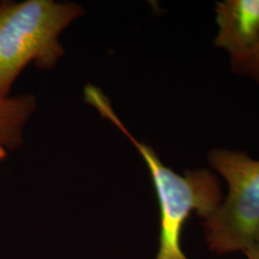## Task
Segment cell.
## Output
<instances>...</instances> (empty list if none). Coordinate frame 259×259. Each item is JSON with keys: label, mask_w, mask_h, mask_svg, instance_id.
Instances as JSON below:
<instances>
[{"label": "cell", "mask_w": 259, "mask_h": 259, "mask_svg": "<svg viewBox=\"0 0 259 259\" xmlns=\"http://www.w3.org/2000/svg\"><path fill=\"white\" fill-rule=\"evenodd\" d=\"M84 95L87 102L135 145L150 171L160 208V239L155 259H187L180 242L183 228L192 213L204 220L219 208L223 199L219 178L210 169H187L183 176L176 173L150 145L132 136L101 90L89 84Z\"/></svg>", "instance_id": "cell-1"}, {"label": "cell", "mask_w": 259, "mask_h": 259, "mask_svg": "<svg viewBox=\"0 0 259 259\" xmlns=\"http://www.w3.org/2000/svg\"><path fill=\"white\" fill-rule=\"evenodd\" d=\"M84 10L76 3L24 0L0 3V97H10L28 65L54 67L64 57L60 35Z\"/></svg>", "instance_id": "cell-2"}, {"label": "cell", "mask_w": 259, "mask_h": 259, "mask_svg": "<svg viewBox=\"0 0 259 259\" xmlns=\"http://www.w3.org/2000/svg\"><path fill=\"white\" fill-rule=\"evenodd\" d=\"M209 163L228 192L202 227L209 250L223 255L244 252L259 239V160L244 151L213 149Z\"/></svg>", "instance_id": "cell-3"}, {"label": "cell", "mask_w": 259, "mask_h": 259, "mask_svg": "<svg viewBox=\"0 0 259 259\" xmlns=\"http://www.w3.org/2000/svg\"><path fill=\"white\" fill-rule=\"evenodd\" d=\"M219 25L216 47L231 58L248 53L259 45V0H225L215 6Z\"/></svg>", "instance_id": "cell-4"}, {"label": "cell", "mask_w": 259, "mask_h": 259, "mask_svg": "<svg viewBox=\"0 0 259 259\" xmlns=\"http://www.w3.org/2000/svg\"><path fill=\"white\" fill-rule=\"evenodd\" d=\"M36 109L31 95L0 97V147L15 150L22 144L25 125Z\"/></svg>", "instance_id": "cell-5"}, {"label": "cell", "mask_w": 259, "mask_h": 259, "mask_svg": "<svg viewBox=\"0 0 259 259\" xmlns=\"http://www.w3.org/2000/svg\"><path fill=\"white\" fill-rule=\"evenodd\" d=\"M231 66L234 73L250 77L259 83V45L248 53L231 58Z\"/></svg>", "instance_id": "cell-6"}, {"label": "cell", "mask_w": 259, "mask_h": 259, "mask_svg": "<svg viewBox=\"0 0 259 259\" xmlns=\"http://www.w3.org/2000/svg\"><path fill=\"white\" fill-rule=\"evenodd\" d=\"M247 259H259V239L244 252Z\"/></svg>", "instance_id": "cell-7"}, {"label": "cell", "mask_w": 259, "mask_h": 259, "mask_svg": "<svg viewBox=\"0 0 259 259\" xmlns=\"http://www.w3.org/2000/svg\"><path fill=\"white\" fill-rule=\"evenodd\" d=\"M8 154H9V151L6 150L5 148L0 147V162L4 160V158H5L6 156H8Z\"/></svg>", "instance_id": "cell-8"}]
</instances>
